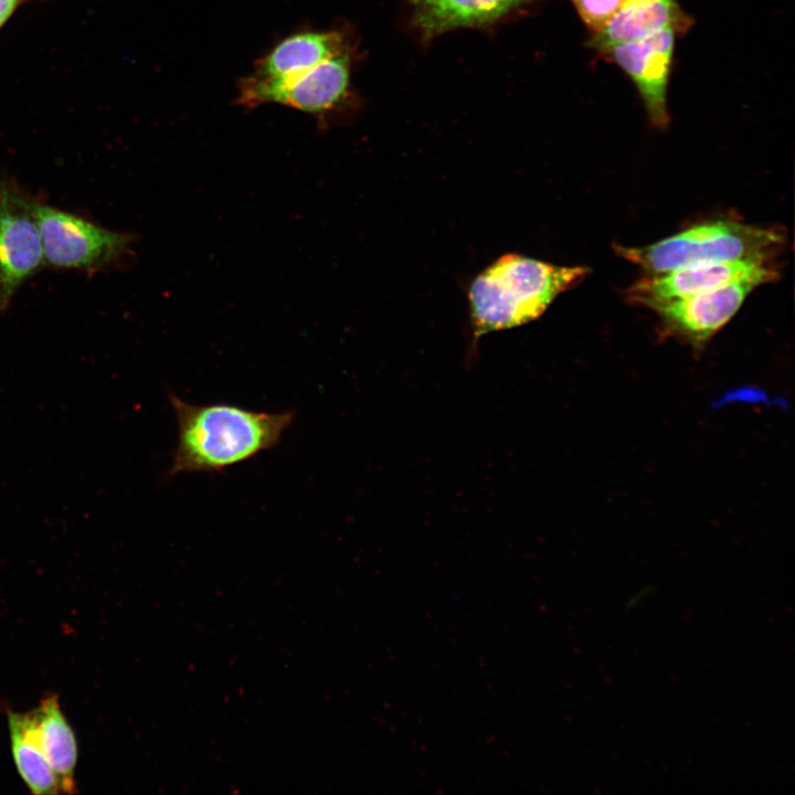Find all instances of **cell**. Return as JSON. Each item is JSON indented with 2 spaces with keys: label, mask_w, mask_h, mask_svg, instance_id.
Wrapping results in <instances>:
<instances>
[{
  "label": "cell",
  "mask_w": 795,
  "mask_h": 795,
  "mask_svg": "<svg viewBox=\"0 0 795 795\" xmlns=\"http://www.w3.org/2000/svg\"><path fill=\"white\" fill-rule=\"evenodd\" d=\"M178 426L168 476L214 473L244 463L277 446L295 413H269L233 404H191L169 394Z\"/></svg>",
  "instance_id": "6da1fadb"
},
{
  "label": "cell",
  "mask_w": 795,
  "mask_h": 795,
  "mask_svg": "<svg viewBox=\"0 0 795 795\" xmlns=\"http://www.w3.org/2000/svg\"><path fill=\"white\" fill-rule=\"evenodd\" d=\"M587 273L582 266L555 265L517 253L501 255L474 277L467 290L474 340L538 319Z\"/></svg>",
  "instance_id": "7a4b0ae2"
},
{
  "label": "cell",
  "mask_w": 795,
  "mask_h": 795,
  "mask_svg": "<svg viewBox=\"0 0 795 795\" xmlns=\"http://www.w3.org/2000/svg\"><path fill=\"white\" fill-rule=\"evenodd\" d=\"M783 237L776 232L735 221L692 226L642 247H617V253L657 275L681 267L738 259H768Z\"/></svg>",
  "instance_id": "3957f363"
},
{
  "label": "cell",
  "mask_w": 795,
  "mask_h": 795,
  "mask_svg": "<svg viewBox=\"0 0 795 795\" xmlns=\"http://www.w3.org/2000/svg\"><path fill=\"white\" fill-rule=\"evenodd\" d=\"M36 213L44 264L51 268L96 272L120 265L131 254L130 233L40 201Z\"/></svg>",
  "instance_id": "277c9868"
},
{
  "label": "cell",
  "mask_w": 795,
  "mask_h": 795,
  "mask_svg": "<svg viewBox=\"0 0 795 795\" xmlns=\"http://www.w3.org/2000/svg\"><path fill=\"white\" fill-rule=\"evenodd\" d=\"M35 197L13 178L0 179V312L44 264Z\"/></svg>",
  "instance_id": "5b68a950"
},
{
  "label": "cell",
  "mask_w": 795,
  "mask_h": 795,
  "mask_svg": "<svg viewBox=\"0 0 795 795\" xmlns=\"http://www.w3.org/2000/svg\"><path fill=\"white\" fill-rule=\"evenodd\" d=\"M351 52L338 53L280 84L237 88V104L254 108L264 104L288 106L314 116L319 125L346 106L350 98Z\"/></svg>",
  "instance_id": "8992f818"
},
{
  "label": "cell",
  "mask_w": 795,
  "mask_h": 795,
  "mask_svg": "<svg viewBox=\"0 0 795 795\" xmlns=\"http://www.w3.org/2000/svg\"><path fill=\"white\" fill-rule=\"evenodd\" d=\"M768 259H738L704 263L648 275L630 289V298L644 306L706 293L731 283L753 280L761 284L776 278Z\"/></svg>",
  "instance_id": "52a82bcc"
},
{
  "label": "cell",
  "mask_w": 795,
  "mask_h": 795,
  "mask_svg": "<svg viewBox=\"0 0 795 795\" xmlns=\"http://www.w3.org/2000/svg\"><path fill=\"white\" fill-rule=\"evenodd\" d=\"M676 30L662 29L644 39L617 45L606 54L635 84L655 126L669 121L667 87L674 55Z\"/></svg>",
  "instance_id": "ba28073f"
},
{
  "label": "cell",
  "mask_w": 795,
  "mask_h": 795,
  "mask_svg": "<svg viewBox=\"0 0 795 795\" xmlns=\"http://www.w3.org/2000/svg\"><path fill=\"white\" fill-rule=\"evenodd\" d=\"M759 285L753 280H740L648 307L660 316L670 332L693 344H701L735 315L748 295Z\"/></svg>",
  "instance_id": "9c48e42d"
},
{
  "label": "cell",
  "mask_w": 795,
  "mask_h": 795,
  "mask_svg": "<svg viewBox=\"0 0 795 795\" xmlns=\"http://www.w3.org/2000/svg\"><path fill=\"white\" fill-rule=\"evenodd\" d=\"M344 34L338 30H303L289 34L261 56L239 86L264 87L286 82L349 50Z\"/></svg>",
  "instance_id": "30bf717a"
},
{
  "label": "cell",
  "mask_w": 795,
  "mask_h": 795,
  "mask_svg": "<svg viewBox=\"0 0 795 795\" xmlns=\"http://www.w3.org/2000/svg\"><path fill=\"white\" fill-rule=\"evenodd\" d=\"M537 0H407L423 41L456 29L486 28Z\"/></svg>",
  "instance_id": "8fae6325"
},
{
  "label": "cell",
  "mask_w": 795,
  "mask_h": 795,
  "mask_svg": "<svg viewBox=\"0 0 795 795\" xmlns=\"http://www.w3.org/2000/svg\"><path fill=\"white\" fill-rule=\"evenodd\" d=\"M688 26L677 0H625L611 22L594 33L587 45L606 54L611 49L644 39L666 28Z\"/></svg>",
  "instance_id": "7c38bea8"
},
{
  "label": "cell",
  "mask_w": 795,
  "mask_h": 795,
  "mask_svg": "<svg viewBox=\"0 0 795 795\" xmlns=\"http://www.w3.org/2000/svg\"><path fill=\"white\" fill-rule=\"evenodd\" d=\"M43 752L54 771L62 793L76 792L75 768L78 749L75 733L66 720L59 699L52 695L34 710Z\"/></svg>",
  "instance_id": "4fadbf2b"
},
{
  "label": "cell",
  "mask_w": 795,
  "mask_h": 795,
  "mask_svg": "<svg viewBox=\"0 0 795 795\" xmlns=\"http://www.w3.org/2000/svg\"><path fill=\"white\" fill-rule=\"evenodd\" d=\"M8 727L13 762L29 789L35 795L62 793L40 743L34 711H9Z\"/></svg>",
  "instance_id": "5bb4252c"
},
{
  "label": "cell",
  "mask_w": 795,
  "mask_h": 795,
  "mask_svg": "<svg viewBox=\"0 0 795 795\" xmlns=\"http://www.w3.org/2000/svg\"><path fill=\"white\" fill-rule=\"evenodd\" d=\"M625 0H572L583 23L594 33L603 30Z\"/></svg>",
  "instance_id": "9a60e30c"
},
{
  "label": "cell",
  "mask_w": 795,
  "mask_h": 795,
  "mask_svg": "<svg viewBox=\"0 0 795 795\" xmlns=\"http://www.w3.org/2000/svg\"><path fill=\"white\" fill-rule=\"evenodd\" d=\"M20 0H0V26L8 20Z\"/></svg>",
  "instance_id": "2e32d148"
}]
</instances>
